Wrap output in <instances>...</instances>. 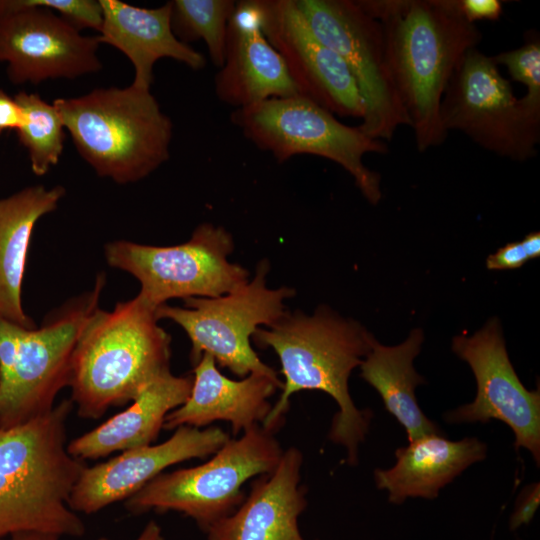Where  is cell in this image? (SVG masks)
<instances>
[{
	"label": "cell",
	"mask_w": 540,
	"mask_h": 540,
	"mask_svg": "<svg viewBox=\"0 0 540 540\" xmlns=\"http://www.w3.org/2000/svg\"><path fill=\"white\" fill-rule=\"evenodd\" d=\"M193 376L167 371L150 382L126 410L67 444L75 458L98 459L116 451L151 445L166 415L189 397Z\"/></svg>",
	"instance_id": "obj_22"
},
{
	"label": "cell",
	"mask_w": 540,
	"mask_h": 540,
	"mask_svg": "<svg viewBox=\"0 0 540 540\" xmlns=\"http://www.w3.org/2000/svg\"><path fill=\"white\" fill-rule=\"evenodd\" d=\"M217 98L235 109L300 95L286 65L262 32L246 0L228 23L225 60L214 79Z\"/></svg>",
	"instance_id": "obj_17"
},
{
	"label": "cell",
	"mask_w": 540,
	"mask_h": 540,
	"mask_svg": "<svg viewBox=\"0 0 540 540\" xmlns=\"http://www.w3.org/2000/svg\"><path fill=\"white\" fill-rule=\"evenodd\" d=\"M233 238L223 227L200 224L191 238L173 246H153L127 240L104 247L108 265L134 276L137 294L157 309L172 298L219 297L249 282V272L231 263Z\"/></svg>",
	"instance_id": "obj_8"
},
{
	"label": "cell",
	"mask_w": 540,
	"mask_h": 540,
	"mask_svg": "<svg viewBox=\"0 0 540 540\" xmlns=\"http://www.w3.org/2000/svg\"><path fill=\"white\" fill-rule=\"evenodd\" d=\"M302 462L296 447L283 451L275 469L252 482L241 505L205 531L207 540H305L298 527L307 506L299 484Z\"/></svg>",
	"instance_id": "obj_18"
},
{
	"label": "cell",
	"mask_w": 540,
	"mask_h": 540,
	"mask_svg": "<svg viewBox=\"0 0 540 540\" xmlns=\"http://www.w3.org/2000/svg\"><path fill=\"white\" fill-rule=\"evenodd\" d=\"M99 44L48 9L0 0V61L15 85L98 72Z\"/></svg>",
	"instance_id": "obj_14"
},
{
	"label": "cell",
	"mask_w": 540,
	"mask_h": 540,
	"mask_svg": "<svg viewBox=\"0 0 540 540\" xmlns=\"http://www.w3.org/2000/svg\"><path fill=\"white\" fill-rule=\"evenodd\" d=\"M23 122V112L15 100L0 89V133L5 130H17Z\"/></svg>",
	"instance_id": "obj_33"
},
{
	"label": "cell",
	"mask_w": 540,
	"mask_h": 540,
	"mask_svg": "<svg viewBox=\"0 0 540 540\" xmlns=\"http://www.w3.org/2000/svg\"><path fill=\"white\" fill-rule=\"evenodd\" d=\"M98 540H111L106 537H101ZM136 540H165L162 534V529L155 521H149Z\"/></svg>",
	"instance_id": "obj_34"
},
{
	"label": "cell",
	"mask_w": 540,
	"mask_h": 540,
	"mask_svg": "<svg viewBox=\"0 0 540 540\" xmlns=\"http://www.w3.org/2000/svg\"><path fill=\"white\" fill-rule=\"evenodd\" d=\"M65 193L61 185H33L0 199V318L27 329L35 328L21 298L32 232Z\"/></svg>",
	"instance_id": "obj_23"
},
{
	"label": "cell",
	"mask_w": 540,
	"mask_h": 540,
	"mask_svg": "<svg viewBox=\"0 0 540 540\" xmlns=\"http://www.w3.org/2000/svg\"><path fill=\"white\" fill-rule=\"evenodd\" d=\"M540 255V233L532 232L521 241L507 243L486 260L489 270H511L522 267Z\"/></svg>",
	"instance_id": "obj_29"
},
{
	"label": "cell",
	"mask_w": 540,
	"mask_h": 540,
	"mask_svg": "<svg viewBox=\"0 0 540 540\" xmlns=\"http://www.w3.org/2000/svg\"><path fill=\"white\" fill-rule=\"evenodd\" d=\"M423 340L424 334L418 328L396 346L382 345L373 337L371 349L360 365V376L379 393L386 410L405 428L409 442L442 434L421 410L415 395L416 387L425 383L413 367Z\"/></svg>",
	"instance_id": "obj_24"
},
{
	"label": "cell",
	"mask_w": 540,
	"mask_h": 540,
	"mask_svg": "<svg viewBox=\"0 0 540 540\" xmlns=\"http://www.w3.org/2000/svg\"><path fill=\"white\" fill-rule=\"evenodd\" d=\"M463 17L470 23L477 21H497L503 13L499 0H458Z\"/></svg>",
	"instance_id": "obj_32"
},
{
	"label": "cell",
	"mask_w": 540,
	"mask_h": 540,
	"mask_svg": "<svg viewBox=\"0 0 540 540\" xmlns=\"http://www.w3.org/2000/svg\"><path fill=\"white\" fill-rule=\"evenodd\" d=\"M374 336L358 322L344 319L326 307L311 316L287 312L266 328H258L252 341L271 348L284 376L281 395L262 427L274 432L289 408L292 394L318 390L330 395L339 411L334 415L329 439L347 449L348 463L358 462V447L369 430L372 412L355 406L348 388L351 372L361 365Z\"/></svg>",
	"instance_id": "obj_2"
},
{
	"label": "cell",
	"mask_w": 540,
	"mask_h": 540,
	"mask_svg": "<svg viewBox=\"0 0 540 540\" xmlns=\"http://www.w3.org/2000/svg\"><path fill=\"white\" fill-rule=\"evenodd\" d=\"M524 44L493 56L494 62L506 67L510 77L526 88L522 101L540 114V39L536 31H528Z\"/></svg>",
	"instance_id": "obj_27"
},
{
	"label": "cell",
	"mask_w": 540,
	"mask_h": 540,
	"mask_svg": "<svg viewBox=\"0 0 540 540\" xmlns=\"http://www.w3.org/2000/svg\"><path fill=\"white\" fill-rule=\"evenodd\" d=\"M540 504V484L532 483L526 486L519 494L514 512L509 520L511 530H516L522 525H526L533 519Z\"/></svg>",
	"instance_id": "obj_31"
},
{
	"label": "cell",
	"mask_w": 540,
	"mask_h": 540,
	"mask_svg": "<svg viewBox=\"0 0 540 540\" xmlns=\"http://www.w3.org/2000/svg\"><path fill=\"white\" fill-rule=\"evenodd\" d=\"M103 22L99 43L121 51L132 63V85L150 90L153 68L162 58L176 60L192 70L205 67L206 59L174 35L170 1L157 8H142L119 0H99Z\"/></svg>",
	"instance_id": "obj_20"
},
{
	"label": "cell",
	"mask_w": 540,
	"mask_h": 540,
	"mask_svg": "<svg viewBox=\"0 0 540 540\" xmlns=\"http://www.w3.org/2000/svg\"><path fill=\"white\" fill-rule=\"evenodd\" d=\"M230 120L243 136L279 163L309 154L344 168L373 205L381 199L380 176L364 164L368 153H386L387 145L365 135L358 126L340 122L334 114L301 96L269 98L234 109Z\"/></svg>",
	"instance_id": "obj_6"
},
{
	"label": "cell",
	"mask_w": 540,
	"mask_h": 540,
	"mask_svg": "<svg viewBox=\"0 0 540 540\" xmlns=\"http://www.w3.org/2000/svg\"><path fill=\"white\" fill-rule=\"evenodd\" d=\"M14 98L23 112L16 130L19 142L27 150L33 173L43 176L62 156L66 129L54 104L39 94L20 91Z\"/></svg>",
	"instance_id": "obj_25"
},
{
	"label": "cell",
	"mask_w": 540,
	"mask_h": 540,
	"mask_svg": "<svg viewBox=\"0 0 540 540\" xmlns=\"http://www.w3.org/2000/svg\"><path fill=\"white\" fill-rule=\"evenodd\" d=\"M73 403L65 399L39 417L0 429V539L38 531L81 537L85 525L69 507L87 465L66 445Z\"/></svg>",
	"instance_id": "obj_3"
},
{
	"label": "cell",
	"mask_w": 540,
	"mask_h": 540,
	"mask_svg": "<svg viewBox=\"0 0 540 540\" xmlns=\"http://www.w3.org/2000/svg\"><path fill=\"white\" fill-rule=\"evenodd\" d=\"M487 445L475 437L451 441L442 434H429L395 451L390 469H375L378 489L388 491V500L402 504L407 498L434 499L439 491L470 465L482 461Z\"/></svg>",
	"instance_id": "obj_21"
},
{
	"label": "cell",
	"mask_w": 540,
	"mask_h": 540,
	"mask_svg": "<svg viewBox=\"0 0 540 540\" xmlns=\"http://www.w3.org/2000/svg\"><path fill=\"white\" fill-rule=\"evenodd\" d=\"M60 536L48 532L29 531L13 534L0 540H59Z\"/></svg>",
	"instance_id": "obj_35"
},
{
	"label": "cell",
	"mask_w": 540,
	"mask_h": 540,
	"mask_svg": "<svg viewBox=\"0 0 540 540\" xmlns=\"http://www.w3.org/2000/svg\"><path fill=\"white\" fill-rule=\"evenodd\" d=\"M171 28L177 39L188 44L203 40L212 63L221 68L225 60L227 29L236 1L173 0Z\"/></svg>",
	"instance_id": "obj_26"
},
{
	"label": "cell",
	"mask_w": 540,
	"mask_h": 540,
	"mask_svg": "<svg viewBox=\"0 0 540 540\" xmlns=\"http://www.w3.org/2000/svg\"><path fill=\"white\" fill-rule=\"evenodd\" d=\"M229 439L219 427L180 426L163 443L125 450L106 462L87 466L72 490L69 507L93 514L127 500L167 467L214 454Z\"/></svg>",
	"instance_id": "obj_16"
},
{
	"label": "cell",
	"mask_w": 540,
	"mask_h": 540,
	"mask_svg": "<svg viewBox=\"0 0 540 540\" xmlns=\"http://www.w3.org/2000/svg\"><path fill=\"white\" fill-rule=\"evenodd\" d=\"M29 6L48 9L70 23L79 31L89 28L100 31L103 12L95 0H22Z\"/></svg>",
	"instance_id": "obj_28"
},
{
	"label": "cell",
	"mask_w": 540,
	"mask_h": 540,
	"mask_svg": "<svg viewBox=\"0 0 540 540\" xmlns=\"http://www.w3.org/2000/svg\"><path fill=\"white\" fill-rule=\"evenodd\" d=\"M53 104L77 152L100 177L134 183L170 157L173 124L151 90L97 88Z\"/></svg>",
	"instance_id": "obj_5"
},
{
	"label": "cell",
	"mask_w": 540,
	"mask_h": 540,
	"mask_svg": "<svg viewBox=\"0 0 540 540\" xmlns=\"http://www.w3.org/2000/svg\"><path fill=\"white\" fill-rule=\"evenodd\" d=\"M316 36L344 61L365 104L359 129L390 141L399 126H410L385 55L380 23L357 0H295Z\"/></svg>",
	"instance_id": "obj_12"
},
{
	"label": "cell",
	"mask_w": 540,
	"mask_h": 540,
	"mask_svg": "<svg viewBox=\"0 0 540 540\" xmlns=\"http://www.w3.org/2000/svg\"><path fill=\"white\" fill-rule=\"evenodd\" d=\"M444 130H457L500 157L526 161L537 154L540 114L517 98L493 58L478 48L463 56L439 110Z\"/></svg>",
	"instance_id": "obj_10"
},
{
	"label": "cell",
	"mask_w": 540,
	"mask_h": 540,
	"mask_svg": "<svg viewBox=\"0 0 540 540\" xmlns=\"http://www.w3.org/2000/svg\"><path fill=\"white\" fill-rule=\"evenodd\" d=\"M24 329L27 328L0 318V384L8 379L12 371Z\"/></svg>",
	"instance_id": "obj_30"
},
{
	"label": "cell",
	"mask_w": 540,
	"mask_h": 540,
	"mask_svg": "<svg viewBox=\"0 0 540 540\" xmlns=\"http://www.w3.org/2000/svg\"><path fill=\"white\" fill-rule=\"evenodd\" d=\"M453 352L474 373L477 394L473 402L444 415L450 424L487 423L497 419L514 433V448L528 450L540 463V391H529L510 362L498 318L490 319L472 336L458 335Z\"/></svg>",
	"instance_id": "obj_13"
},
{
	"label": "cell",
	"mask_w": 540,
	"mask_h": 540,
	"mask_svg": "<svg viewBox=\"0 0 540 540\" xmlns=\"http://www.w3.org/2000/svg\"><path fill=\"white\" fill-rule=\"evenodd\" d=\"M193 372L189 397L166 415L163 429L200 428L223 420L231 423L233 434H238L264 421L272 408L268 398L283 385L278 377L262 373L230 379L207 353L194 364Z\"/></svg>",
	"instance_id": "obj_19"
},
{
	"label": "cell",
	"mask_w": 540,
	"mask_h": 540,
	"mask_svg": "<svg viewBox=\"0 0 540 540\" xmlns=\"http://www.w3.org/2000/svg\"><path fill=\"white\" fill-rule=\"evenodd\" d=\"M283 450L273 432L255 425L229 439L204 464L163 472L125 502L132 514L176 511L204 532L244 501L243 484L272 472Z\"/></svg>",
	"instance_id": "obj_7"
},
{
	"label": "cell",
	"mask_w": 540,
	"mask_h": 540,
	"mask_svg": "<svg viewBox=\"0 0 540 540\" xmlns=\"http://www.w3.org/2000/svg\"><path fill=\"white\" fill-rule=\"evenodd\" d=\"M158 321L156 309L137 295L94 312L71 361L70 400L80 417L98 419L133 401L170 370L171 338Z\"/></svg>",
	"instance_id": "obj_4"
},
{
	"label": "cell",
	"mask_w": 540,
	"mask_h": 540,
	"mask_svg": "<svg viewBox=\"0 0 540 540\" xmlns=\"http://www.w3.org/2000/svg\"><path fill=\"white\" fill-rule=\"evenodd\" d=\"M268 271V262L260 261L255 277L240 289L219 297L187 298L185 307L163 304L156 309V317L171 320L186 332L193 365L207 353L241 378L251 373L278 377L260 360L251 341L258 328L272 325L286 313L284 300L295 292L288 287L268 288Z\"/></svg>",
	"instance_id": "obj_9"
},
{
	"label": "cell",
	"mask_w": 540,
	"mask_h": 540,
	"mask_svg": "<svg viewBox=\"0 0 540 540\" xmlns=\"http://www.w3.org/2000/svg\"><path fill=\"white\" fill-rule=\"evenodd\" d=\"M281 55L299 94L340 117L363 119L365 104L341 57L313 32L295 0H246Z\"/></svg>",
	"instance_id": "obj_15"
},
{
	"label": "cell",
	"mask_w": 540,
	"mask_h": 540,
	"mask_svg": "<svg viewBox=\"0 0 540 540\" xmlns=\"http://www.w3.org/2000/svg\"><path fill=\"white\" fill-rule=\"evenodd\" d=\"M381 25L385 55L399 101L420 152L448 133L439 110L444 91L482 34L460 12L458 0H357Z\"/></svg>",
	"instance_id": "obj_1"
},
{
	"label": "cell",
	"mask_w": 540,
	"mask_h": 540,
	"mask_svg": "<svg viewBox=\"0 0 540 540\" xmlns=\"http://www.w3.org/2000/svg\"><path fill=\"white\" fill-rule=\"evenodd\" d=\"M105 282L100 273L92 289L53 309L39 327L23 330L12 371L0 384V429L54 408L58 393L69 386L74 349L99 308Z\"/></svg>",
	"instance_id": "obj_11"
}]
</instances>
